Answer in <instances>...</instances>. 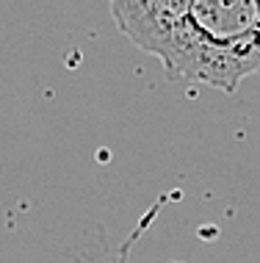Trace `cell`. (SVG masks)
<instances>
[{
  "label": "cell",
  "mask_w": 260,
  "mask_h": 263,
  "mask_svg": "<svg viewBox=\"0 0 260 263\" xmlns=\"http://www.w3.org/2000/svg\"><path fill=\"white\" fill-rule=\"evenodd\" d=\"M188 0H111V11L119 31L142 50L169 28V23L186 9Z\"/></svg>",
  "instance_id": "6da1fadb"
}]
</instances>
